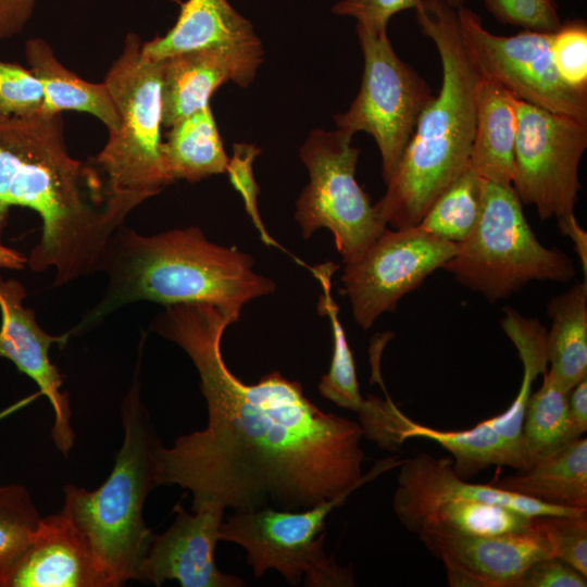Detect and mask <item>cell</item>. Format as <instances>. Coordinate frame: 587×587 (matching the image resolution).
I'll list each match as a JSON object with an SVG mask.
<instances>
[{"mask_svg":"<svg viewBox=\"0 0 587 587\" xmlns=\"http://www.w3.org/2000/svg\"><path fill=\"white\" fill-rule=\"evenodd\" d=\"M232 320L210 303L167 305L151 329L182 348L195 365L208 423L157 452V485L192 494V510L216 504L234 512L310 509L355 490L390 467L382 460L362 475L359 423L321 410L300 383L274 371L246 384L221 349Z\"/></svg>","mask_w":587,"mask_h":587,"instance_id":"obj_1","label":"cell"},{"mask_svg":"<svg viewBox=\"0 0 587 587\" xmlns=\"http://www.w3.org/2000/svg\"><path fill=\"white\" fill-rule=\"evenodd\" d=\"M140 202L116 193L92 159H74L62 114L0 120V266L53 268V286L100 270Z\"/></svg>","mask_w":587,"mask_h":587,"instance_id":"obj_2","label":"cell"},{"mask_svg":"<svg viewBox=\"0 0 587 587\" xmlns=\"http://www.w3.org/2000/svg\"><path fill=\"white\" fill-rule=\"evenodd\" d=\"M253 265L251 255L210 241L196 226L143 236L122 225L100 264L99 271L108 275L102 298L65 335H80L139 301L164 307L210 303L235 323L248 302L276 289Z\"/></svg>","mask_w":587,"mask_h":587,"instance_id":"obj_3","label":"cell"},{"mask_svg":"<svg viewBox=\"0 0 587 587\" xmlns=\"http://www.w3.org/2000/svg\"><path fill=\"white\" fill-rule=\"evenodd\" d=\"M415 16L439 53L441 85L421 112L385 195L374 204L380 221L394 229L416 226L435 199L469 166L480 78L460 33L455 9L445 0H423Z\"/></svg>","mask_w":587,"mask_h":587,"instance_id":"obj_4","label":"cell"},{"mask_svg":"<svg viewBox=\"0 0 587 587\" xmlns=\"http://www.w3.org/2000/svg\"><path fill=\"white\" fill-rule=\"evenodd\" d=\"M122 404L123 442L111 474L95 490L75 485L63 488L62 510L86 537L113 587L137 579L153 533L143 519L149 492L158 487L157 452L161 446L138 380Z\"/></svg>","mask_w":587,"mask_h":587,"instance_id":"obj_5","label":"cell"},{"mask_svg":"<svg viewBox=\"0 0 587 587\" xmlns=\"http://www.w3.org/2000/svg\"><path fill=\"white\" fill-rule=\"evenodd\" d=\"M392 509L410 533L488 536L527 528L536 515L582 514L460 477L449 458L421 452L400 462Z\"/></svg>","mask_w":587,"mask_h":587,"instance_id":"obj_6","label":"cell"},{"mask_svg":"<svg viewBox=\"0 0 587 587\" xmlns=\"http://www.w3.org/2000/svg\"><path fill=\"white\" fill-rule=\"evenodd\" d=\"M442 268L489 302L533 280L564 283L576 275L569 255L537 239L513 187L487 180L473 232Z\"/></svg>","mask_w":587,"mask_h":587,"instance_id":"obj_7","label":"cell"},{"mask_svg":"<svg viewBox=\"0 0 587 587\" xmlns=\"http://www.w3.org/2000/svg\"><path fill=\"white\" fill-rule=\"evenodd\" d=\"M141 45L138 35L127 34L105 75L121 124L91 158L116 193L140 203L173 184L162 158L163 60L148 58Z\"/></svg>","mask_w":587,"mask_h":587,"instance_id":"obj_8","label":"cell"},{"mask_svg":"<svg viewBox=\"0 0 587 587\" xmlns=\"http://www.w3.org/2000/svg\"><path fill=\"white\" fill-rule=\"evenodd\" d=\"M352 136L339 128L310 133L300 148L309 183L295 210L302 237L328 228L344 263L354 260L387 228L357 182L360 150L352 146Z\"/></svg>","mask_w":587,"mask_h":587,"instance_id":"obj_9","label":"cell"},{"mask_svg":"<svg viewBox=\"0 0 587 587\" xmlns=\"http://www.w3.org/2000/svg\"><path fill=\"white\" fill-rule=\"evenodd\" d=\"M352 491L300 511L263 508L234 512L220 527L221 540L246 550L257 578L276 570L291 586L304 578L307 587H353L352 566L338 565L324 551L326 517Z\"/></svg>","mask_w":587,"mask_h":587,"instance_id":"obj_10","label":"cell"},{"mask_svg":"<svg viewBox=\"0 0 587 587\" xmlns=\"http://www.w3.org/2000/svg\"><path fill=\"white\" fill-rule=\"evenodd\" d=\"M357 34L364 60L361 87L349 109L336 115L335 122L351 135L365 132L374 138L387 183L434 93L396 54L387 33L376 35L357 27Z\"/></svg>","mask_w":587,"mask_h":587,"instance_id":"obj_11","label":"cell"},{"mask_svg":"<svg viewBox=\"0 0 587 587\" xmlns=\"http://www.w3.org/2000/svg\"><path fill=\"white\" fill-rule=\"evenodd\" d=\"M517 134L511 186L523 204L558 224L574 214L578 167L587 148V122L553 113L514 97Z\"/></svg>","mask_w":587,"mask_h":587,"instance_id":"obj_12","label":"cell"},{"mask_svg":"<svg viewBox=\"0 0 587 587\" xmlns=\"http://www.w3.org/2000/svg\"><path fill=\"white\" fill-rule=\"evenodd\" d=\"M460 33L480 74L513 97L544 110L587 122V92L566 85L551 57L552 34L522 30L499 36L479 15L457 9Z\"/></svg>","mask_w":587,"mask_h":587,"instance_id":"obj_13","label":"cell"},{"mask_svg":"<svg viewBox=\"0 0 587 587\" xmlns=\"http://www.w3.org/2000/svg\"><path fill=\"white\" fill-rule=\"evenodd\" d=\"M458 247L419 226L386 228L354 260L345 263L341 280L354 321L369 329L379 315L395 311L399 300L442 268Z\"/></svg>","mask_w":587,"mask_h":587,"instance_id":"obj_14","label":"cell"},{"mask_svg":"<svg viewBox=\"0 0 587 587\" xmlns=\"http://www.w3.org/2000/svg\"><path fill=\"white\" fill-rule=\"evenodd\" d=\"M419 538L442 561L452 587H514L528 566L554 557L541 515L522 530L488 536L423 534Z\"/></svg>","mask_w":587,"mask_h":587,"instance_id":"obj_15","label":"cell"},{"mask_svg":"<svg viewBox=\"0 0 587 587\" xmlns=\"http://www.w3.org/2000/svg\"><path fill=\"white\" fill-rule=\"evenodd\" d=\"M174 512L171 526L152 535L137 580L155 586L166 580H177L182 587L245 586L240 577L221 572L215 563L225 509L208 503L189 513L177 503Z\"/></svg>","mask_w":587,"mask_h":587,"instance_id":"obj_16","label":"cell"},{"mask_svg":"<svg viewBox=\"0 0 587 587\" xmlns=\"http://www.w3.org/2000/svg\"><path fill=\"white\" fill-rule=\"evenodd\" d=\"M26 296L25 287L16 279H0V359L10 360L47 397L54 412L52 440L67 457L75 441L68 394L61 391L63 378L49 355L51 346L65 345L67 337L45 332L37 323L35 311L24 307Z\"/></svg>","mask_w":587,"mask_h":587,"instance_id":"obj_17","label":"cell"},{"mask_svg":"<svg viewBox=\"0 0 587 587\" xmlns=\"http://www.w3.org/2000/svg\"><path fill=\"white\" fill-rule=\"evenodd\" d=\"M0 587H113L68 515L41 517L26 546L0 563Z\"/></svg>","mask_w":587,"mask_h":587,"instance_id":"obj_18","label":"cell"},{"mask_svg":"<svg viewBox=\"0 0 587 587\" xmlns=\"http://www.w3.org/2000/svg\"><path fill=\"white\" fill-rule=\"evenodd\" d=\"M262 61L261 41L203 48L163 60V126L210 105V98L225 83L248 86Z\"/></svg>","mask_w":587,"mask_h":587,"instance_id":"obj_19","label":"cell"},{"mask_svg":"<svg viewBox=\"0 0 587 587\" xmlns=\"http://www.w3.org/2000/svg\"><path fill=\"white\" fill-rule=\"evenodd\" d=\"M179 5L174 26L164 36L142 42L148 58L162 61L198 49L260 41L251 22L228 0H186Z\"/></svg>","mask_w":587,"mask_h":587,"instance_id":"obj_20","label":"cell"},{"mask_svg":"<svg viewBox=\"0 0 587 587\" xmlns=\"http://www.w3.org/2000/svg\"><path fill=\"white\" fill-rule=\"evenodd\" d=\"M516 134L514 97L480 74L469 165L487 182L511 185Z\"/></svg>","mask_w":587,"mask_h":587,"instance_id":"obj_21","label":"cell"},{"mask_svg":"<svg viewBox=\"0 0 587 587\" xmlns=\"http://www.w3.org/2000/svg\"><path fill=\"white\" fill-rule=\"evenodd\" d=\"M25 55L43 88L41 113L84 112L101 121L109 133L120 127V113L104 82L85 80L65 67L42 38L28 39Z\"/></svg>","mask_w":587,"mask_h":587,"instance_id":"obj_22","label":"cell"},{"mask_svg":"<svg viewBox=\"0 0 587 587\" xmlns=\"http://www.w3.org/2000/svg\"><path fill=\"white\" fill-rule=\"evenodd\" d=\"M490 485L550 505L587 509V439L576 438Z\"/></svg>","mask_w":587,"mask_h":587,"instance_id":"obj_23","label":"cell"},{"mask_svg":"<svg viewBox=\"0 0 587 587\" xmlns=\"http://www.w3.org/2000/svg\"><path fill=\"white\" fill-rule=\"evenodd\" d=\"M551 327L546 334L550 376L566 391L587 377V280L547 303Z\"/></svg>","mask_w":587,"mask_h":587,"instance_id":"obj_24","label":"cell"},{"mask_svg":"<svg viewBox=\"0 0 587 587\" xmlns=\"http://www.w3.org/2000/svg\"><path fill=\"white\" fill-rule=\"evenodd\" d=\"M162 142L165 171L172 182L196 183L226 173L228 157L210 105L184 117Z\"/></svg>","mask_w":587,"mask_h":587,"instance_id":"obj_25","label":"cell"},{"mask_svg":"<svg viewBox=\"0 0 587 587\" xmlns=\"http://www.w3.org/2000/svg\"><path fill=\"white\" fill-rule=\"evenodd\" d=\"M337 268L333 262L311 268L323 288L319 312L329 317L333 333L332 362L328 372L321 377L319 391L336 405L359 415L365 408L366 399L360 394L352 351L338 317V307L332 297L330 280Z\"/></svg>","mask_w":587,"mask_h":587,"instance_id":"obj_26","label":"cell"},{"mask_svg":"<svg viewBox=\"0 0 587 587\" xmlns=\"http://www.w3.org/2000/svg\"><path fill=\"white\" fill-rule=\"evenodd\" d=\"M540 388L530 395L523 423L528 469L541 458L574 440L570 433L569 396L547 372Z\"/></svg>","mask_w":587,"mask_h":587,"instance_id":"obj_27","label":"cell"},{"mask_svg":"<svg viewBox=\"0 0 587 587\" xmlns=\"http://www.w3.org/2000/svg\"><path fill=\"white\" fill-rule=\"evenodd\" d=\"M484 184L485 179L469 165L435 199L416 226L442 240L463 242L479 218Z\"/></svg>","mask_w":587,"mask_h":587,"instance_id":"obj_28","label":"cell"},{"mask_svg":"<svg viewBox=\"0 0 587 587\" xmlns=\"http://www.w3.org/2000/svg\"><path fill=\"white\" fill-rule=\"evenodd\" d=\"M41 516L23 485H0V563L18 553L29 541Z\"/></svg>","mask_w":587,"mask_h":587,"instance_id":"obj_29","label":"cell"},{"mask_svg":"<svg viewBox=\"0 0 587 587\" xmlns=\"http://www.w3.org/2000/svg\"><path fill=\"white\" fill-rule=\"evenodd\" d=\"M43 88L30 68L0 60V120L40 113Z\"/></svg>","mask_w":587,"mask_h":587,"instance_id":"obj_30","label":"cell"},{"mask_svg":"<svg viewBox=\"0 0 587 587\" xmlns=\"http://www.w3.org/2000/svg\"><path fill=\"white\" fill-rule=\"evenodd\" d=\"M551 57L561 79L587 92V26L584 21L562 23L552 34Z\"/></svg>","mask_w":587,"mask_h":587,"instance_id":"obj_31","label":"cell"},{"mask_svg":"<svg viewBox=\"0 0 587 587\" xmlns=\"http://www.w3.org/2000/svg\"><path fill=\"white\" fill-rule=\"evenodd\" d=\"M500 23L523 30L553 34L562 26L555 0H483Z\"/></svg>","mask_w":587,"mask_h":587,"instance_id":"obj_32","label":"cell"},{"mask_svg":"<svg viewBox=\"0 0 587 587\" xmlns=\"http://www.w3.org/2000/svg\"><path fill=\"white\" fill-rule=\"evenodd\" d=\"M553 555L587 577V512L541 515Z\"/></svg>","mask_w":587,"mask_h":587,"instance_id":"obj_33","label":"cell"},{"mask_svg":"<svg viewBox=\"0 0 587 587\" xmlns=\"http://www.w3.org/2000/svg\"><path fill=\"white\" fill-rule=\"evenodd\" d=\"M259 154L260 148L253 143H234L233 157L228 159L226 173L233 187L240 193L245 209L258 229L261 240L267 246H278L265 229L259 212L260 187L253 175V161Z\"/></svg>","mask_w":587,"mask_h":587,"instance_id":"obj_34","label":"cell"},{"mask_svg":"<svg viewBox=\"0 0 587 587\" xmlns=\"http://www.w3.org/2000/svg\"><path fill=\"white\" fill-rule=\"evenodd\" d=\"M423 0H341L334 4L337 15L352 16L357 27L371 34H386L392 15L407 9H419Z\"/></svg>","mask_w":587,"mask_h":587,"instance_id":"obj_35","label":"cell"},{"mask_svg":"<svg viewBox=\"0 0 587 587\" xmlns=\"http://www.w3.org/2000/svg\"><path fill=\"white\" fill-rule=\"evenodd\" d=\"M587 577L552 557L536 561L521 575L514 587H586Z\"/></svg>","mask_w":587,"mask_h":587,"instance_id":"obj_36","label":"cell"},{"mask_svg":"<svg viewBox=\"0 0 587 587\" xmlns=\"http://www.w3.org/2000/svg\"><path fill=\"white\" fill-rule=\"evenodd\" d=\"M38 0H0V40L23 32Z\"/></svg>","mask_w":587,"mask_h":587,"instance_id":"obj_37","label":"cell"},{"mask_svg":"<svg viewBox=\"0 0 587 587\" xmlns=\"http://www.w3.org/2000/svg\"><path fill=\"white\" fill-rule=\"evenodd\" d=\"M567 413L572 439L582 437L587 430V377L571 389Z\"/></svg>","mask_w":587,"mask_h":587,"instance_id":"obj_38","label":"cell"},{"mask_svg":"<svg viewBox=\"0 0 587 587\" xmlns=\"http://www.w3.org/2000/svg\"><path fill=\"white\" fill-rule=\"evenodd\" d=\"M560 232L567 236L574 245V250L579 258L584 276L587 275V233L579 225L575 215H572L567 221L558 224Z\"/></svg>","mask_w":587,"mask_h":587,"instance_id":"obj_39","label":"cell"},{"mask_svg":"<svg viewBox=\"0 0 587 587\" xmlns=\"http://www.w3.org/2000/svg\"><path fill=\"white\" fill-rule=\"evenodd\" d=\"M38 396H41V394L38 391L37 394L35 395H32L27 398H24L15 403H13L12 405L3 409L2 411H0V421H2L3 419L10 416L11 414L15 413L16 411L21 410L22 408L26 407L28 403H30L33 400H35Z\"/></svg>","mask_w":587,"mask_h":587,"instance_id":"obj_40","label":"cell"},{"mask_svg":"<svg viewBox=\"0 0 587 587\" xmlns=\"http://www.w3.org/2000/svg\"><path fill=\"white\" fill-rule=\"evenodd\" d=\"M451 8L459 9L464 7L465 0H445Z\"/></svg>","mask_w":587,"mask_h":587,"instance_id":"obj_41","label":"cell"}]
</instances>
